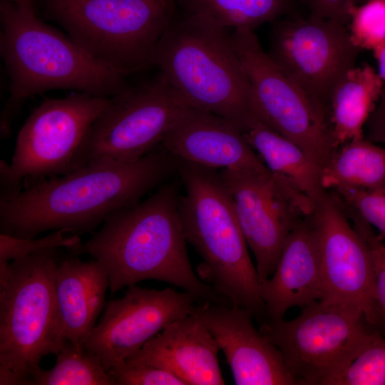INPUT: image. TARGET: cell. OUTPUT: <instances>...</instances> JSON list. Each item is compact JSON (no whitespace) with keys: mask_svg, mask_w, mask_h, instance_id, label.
<instances>
[{"mask_svg":"<svg viewBox=\"0 0 385 385\" xmlns=\"http://www.w3.org/2000/svg\"><path fill=\"white\" fill-rule=\"evenodd\" d=\"M178 170L161 144L132 162L98 160L61 177L0 195L1 233L34 238L48 230L92 232L111 214L134 205Z\"/></svg>","mask_w":385,"mask_h":385,"instance_id":"obj_1","label":"cell"},{"mask_svg":"<svg viewBox=\"0 0 385 385\" xmlns=\"http://www.w3.org/2000/svg\"><path fill=\"white\" fill-rule=\"evenodd\" d=\"M179 198L178 184L166 182L145 200L108 215L88 240L69 250L101 263L113 294L155 279L181 288L197 304H230L192 269L179 216Z\"/></svg>","mask_w":385,"mask_h":385,"instance_id":"obj_2","label":"cell"},{"mask_svg":"<svg viewBox=\"0 0 385 385\" xmlns=\"http://www.w3.org/2000/svg\"><path fill=\"white\" fill-rule=\"evenodd\" d=\"M0 22V54L9 80V97L1 115L3 138L29 98L56 89L111 98L130 86L127 76L94 59L36 11L1 1Z\"/></svg>","mask_w":385,"mask_h":385,"instance_id":"obj_3","label":"cell"},{"mask_svg":"<svg viewBox=\"0 0 385 385\" xmlns=\"http://www.w3.org/2000/svg\"><path fill=\"white\" fill-rule=\"evenodd\" d=\"M184 187L178 212L185 239L202 259L198 271L230 304L259 324L268 317L256 266L230 197L215 169L177 158Z\"/></svg>","mask_w":385,"mask_h":385,"instance_id":"obj_4","label":"cell"},{"mask_svg":"<svg viewBox=\"0 0 385 385\" xmlns=\"http://www.w3.org/2000/svg\"><path fill=\"white\" fill-rule=\"evenodd\" d=\"M227 30L195 15L176 16L160 38L155 66L192 106L241 130L257 117L250 83Z\"/></svg>","mask_w":385,"mask_h":385,"instance_id":"obj_5","label":"cell"},{"mask_svg":"<svg viewBox=\"0 0 385 385\" xmlns=\"http://www.w3.org/2000/svg\"><path fill=\"white\" fill-rule=\"evenodd\" d=\"M58 249L0 264V384H29L45 356L68 342L55 292Z\"/></svg>","mask_w":385,"mask_h":385,"instance_id":"obj_6","label":"cell"},{"mask_svg":"<svg viewBox=\"0 0 385 385\" xmlns=\"http://www.w3.org/2000/svg\"><path fill=\"white\" fill-rule=\"evenodd\" d=\"M44 15L96 61L125 76L155 66L176 0H38Z\"/></svg>","mask_w":385,"mask_h":385,"instance_id":"obj_7","label":"cell"},{"mask_svg":"<svg viewBox=\"0 0 385 385\" xmlns=\"http://www.w3.org/2000/svg\"><path fill=\"white\" fill-rule=\"evenodd\" d=\"M259 325L297 385H328L381 334L356 307L324 300L302 307L292 319H268Z\"/></svg>","mask_w":385,"mask_h":385,"instance_id":"obj_8","label":"cell"},{"mask_svg":"<svg viewBox=\"0 0 385 385\" xmlns=\"http://www.w3.org/2000/svg\"><path fill=\"white\" fill-rule=\"evenodd\" d=\"M192 106L159 71L150 79L110 98L87 130L73 171L98 160L135 161L161 144Z\"/></svg>","mask_w":385,"mask_h":385,"instance_id":"obj_9","label":"cell"},{"mask_svg":"<svg viewBox=\"0 0 385 385\" xmlns=\"http://www.w3.org/2000/svg\"><path fill=\"white\" fill-rule=\"evenodd\" d=\"M110 98L76 93L46 99L30 114L16 139L10 164L0 161V195L30 183L73 172V163L87 130Z\"/></svg>","mask_w":385,"mask_h":385,"instance_id":"obj_10","label":"cell"},{"mask_svg":"<svg viewBox=\"0 0 385 385\" xmlns=\"http://www.w3.org/2000/svg\"><path fill=\"white\" fill-rule=\"evenodd\" d=\"M230 37L252 89L255 115L322 170L336 150L328 115L272 61L253 30L235 29Z\"/></svg>","mask_w":385,"mask_h":385,"instance_id":"obj_11","label":"cell"},{"mask_svg":"<svg viewBox=\"0 0 385 385\" xmlns=\"http://www.w3.org/2000/svg\"><path fill=\"white\" fill-rule=\"evenodd\" d=\"M359 51L345 24L311 14L273 21L267 53L329 118L332 93Z\"/></svg>","mask_w":385,"mask_h":385,"instance_id":"obj_12","label":"cell"},{"mask_svg":"<svg viewBox=\"0 0 385 385\" xmlns=\"http://www.w3.org/2000/svg\"><path fill=\"white\" fill-rule=\"evenodd\" d=\"M311 217L322 276L321 300L356 307L381 333L371 254L343 202L334 192L322 188L314 200Z\"/></svg>","mask_w":385,"mask_h":385,"instance_id":"obj_13","label":"cell"},{"mask_svg":"<svg viewBox=\"0 0 385 385\" xmlns=\"http://www.w3.org/2000/svg\"><path fill=\"white\" fill-rule=\"evenodd\" d=\"M196 304L195 299L185 291L130 285L122 297L106 304L101 322L83 346L108 371L171 322L191 314Z\"/></svg>","mask_w":385,"mask_h":385,"instance_id":"obj_14","label":"cell"},{"mask_svg":"<svg viewBox=\"0 0 385 385\" xmlns=\"http://www.w3.org/2000/svg\"><path fill=\"white\" fill-rule=\"evenodd\" d=\"M220 175L262 282L272 274L287 236L307 215L270 173L222 169Z\"/></svg>","mask_w":385,"mask_h":385,"instance_id":"obj_15","label":"cell"},{"mask_svg":"<svg viewBox=\"0 0 385 385\" xmlns=\"http://www.w3.org/2000/svg\"><path fill=\"white\" fill-rule=\"evenodd\" d=\"M210 332L237 385H297L278 347L255 327L252 314L227 304H197L192 313Z\"/></svg>","mask_w":385,"mask_h":385,"instance_id":"obj_16","label":"cell"},{"mask_svg":"<svg viewBox=\"0 0 385 385\" xmlns=\"http://www.w3.org/2000/svg\"><path fill=\"white\" fill-rule=\"evenodd\" d=\"M161 145L176 158L207 168L270 173L237 125L194 106L174 123Z\"/></svg>","mask_w":385,"mask_h":385,"instance_id":"obj_17","label":"cell"},{"mask_svg":"<svg viewBox=\"0 0 385 385\" xmlns=\"http://www.w3.org/2000/svg\"><path fill=\"white\" fill-rule=\"evenodd\" d=\"M220 350L210 332L191 314L171 322L125 361L165 369L185 385H222Z\"/></svg>","mask_w":385,"mask_h":385,"instance_id":"obj_18","label":"cell"},{"mask_svg":"<svg viewBox=\"0 0 385 385\" xmlns=\"http://www.w3.org/2000/svg\"><path fill=\"white\" fill-rule=\"evenodd\" d=\"M268 319L283 318L289 309L302 308L323 297V283L311 214L292 229L272 274L261 282Z\"/></svg>","mask_w":385,"mask_h":385,"instance_id":"obj_19","label":"cell"},{"mask_svg":"<svg viewBox=\"0 0 385 385\" xmlns=\"http://www.w3.org/2000/svg\"><path fill=\"white\" fill-rule=\"evenodd\" d=\"M54 282L63 333L67 341L83 347L105 307L109 287L107 271L96 260L68 257L58 262Z\"/></svg>","mask_w":385,"mask_h":385,"instance_id":"obj_20","label":"cell"},{"mask_svg":"<svg viewBox=\"0 0 385 385\" xmlns=\"http://www.w3.org/2000/svg\"><path fill=\"white\" fill-rule=\"evenodd\" d=\"M275 180L293 197L303 211L312 212L321 190V168L297 144L255 117L242 130Z\"/></svg>","mask_w":385,"mask_h":385,"instance_id":"obj_21","label":"cell"},{"mask_svg":"<svg viewBox=\"0 0 385 385\" xmlns=\"http://www.w3.org/2000/svg\"><path fill=\"white\" fill-rule=\"evenodd\" d=\"M384 86L373 67H353L336 86L330 101L329 122L336 149L356 138L374 110Z\"/></svg>","mask_w":385,"mask_h":385,"instance_id":"obj_22","label":"cell"},{"mask_svg":"<svg viewBox=\"0 0 385 385\" xmlns=\"http://www.w3.org/2000/svg\"><path fill=\"white\" fill-rule=\"evenodd\" d=\"M320 185L327 190L385 192V148L364 136L342 144L322 169Z\"/></svg>","mask_w":385,"mask_h":385,"instance_id":"obj_23","label":"cell"},{"mask_svg":"<svg viewBox=\"0 0 385 385\" xmlns=\"http://www.w3.org/2000/svg\"><path fill=\"white\" fill-rule=\"evenodd\" d=\"M183 14L200 16L227 30H254L288 13L292 0H176Z\"/></svg>","mask_w":385,"mask_h":385,"instance_id":"obj_24","label":"cell"},{"mask_svg":"<svg viewBox=\"0 0 385 385\" xmlns=\"http://www.w3.org/2000/svg\"><path fill=\"white\" fill-rule=\"evenodd\" d=\"M56 355L54 366L37 369L29 385H117L98 358L82 346L68 342Z\"/></svg>","mask_w":385,"mask_h":385,"instance_id":"obj_25","label":"cell"},{"mask_svg":"<svg viewBox=\"0 0 385 385\" xmlns=\"http://www.w3.org/2000/svg\"><path fill=\"white\" fill-rule=\"evenodd\" d=\"M328 385H385V337L378 334Z\"/></svg>","mask_w":385,"mask_h":385,"instance_id":"obj_26","label":"cell"},{"mask_svg":"<svg viewBox=\"0 0 385 385\" xmlns=\"http://www.w3.org/2000/svg\"><path fill=\"white\" fill-rule=\"evenodd\" d=\"M349 36L360 50L374 51L385 44V0H366L350 14Z\"/></svg>","mask_w":385,"mask_h":385,"instance_id":"obj_27","label":"cell"},{"mask_svg":"<svg viewBox=\"0 0 385 385\" xmlns=\"http://www.w3.org/2000/svg\"><path fill=\"white\" fill-rule=\"evenodd\" d=\"M64 230H53L41 238H21L0 234V264L8 263L34 252L65 247L71 250L82 242L78 235L66 236Z\"/></svg>","mask_w":385,"mask_h":385,"instance_id":"obj_28","label":"cell"},{"mask_svg":"<svg viewBox=\"0 0 385 385\" xmlns=\"http://www.w3.org/2000/svg\"><path fill=\"white\" fill-rule=\"evenodd\" d=\"M342 200L345 207L354 212L385 239V192H369L340 188L331 190Z\"/></svg>","mask_w":385,"mask_h":385,"instance_id":"obj_29","label":"cell"},{"mask_svg":"<svg viewBox=\"0 0 385 385\" xmlns=\"http://www.w3.org/2000/svg\"><path fill=\"white\" fill-rule=\"evenodd\" d=\"M348 212L354 227L366 242L371 254L375 272L376 299L380 312V330L385 337V242L361 217L352 211Z\"/></svg>","mask_w":385,"mask_h":385,"instance_id":"obj_30","label":"cell"},{"mask_svg":"<svg viewBox=\"0 0 385 385\" xmlns=\"http://www.w3.org/2000/svg\"><path fill=\"white\" fill-rule=\"evenodd\" d=\"M108 372L117 385H185L169 371L147 364H129L125 360L115 364Z\"/></svg>","mask_w":385,"mask_h":385,"instance_id":"obj_31","label":"cell"},{"mask_svg":"<svg viewBox=\"0 0 385 385\" xmlns=\"http://www.w3.org/2000/svg\"><path fill=\"white\" fill-rule=\"evenodd\" d=\"M311 14L324 19H333L346 24L355 6V0H304Z\"/></svg>","mask_w":385,"mask_h":385,"instance_id":"obj_32","label":"cell"},{"mask_svg":"<svg viewBox=\"0 0 385 385\" xmlns=\"http://www.w3.org/2000/svg\"><path fill=\"white\" fill-rule=\"evenodd\" d=\"M366 139L385 144V83L380 98L366 123Z\"/></svg>","mask_w":385,"mask_h":385,"instance_id":"obj_33","label":"cell"},{"mask_svg":"<svg viewBox=\"0 0 385 385\" xmlns=\"http://www.w3.org/2000/svg\"><path fill=\"white\" fill-rule=\"evenodd\" d=\"M374 57L378 65V74L385 83V44L374 51Z\"/></svg>","mask_w":385,"mask_h":385,"instance_id":"obj_34","label":"cell"},{"mask_svg":"<svg viewBox=\"0 0 385 385\" xmlns=\"http://www.w3.org/2000/svg\"><path fill=\"white\" fill-rule=\"evenodd\" d=\"M10 2L18 6L21 9L29 11H36L35 2L36 0H1Z\"/></svg>","mask_w":385,"mask_h":385,"instance_id":"obj_35","label":"cell"}]
</instances>
